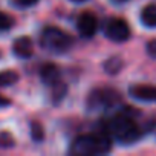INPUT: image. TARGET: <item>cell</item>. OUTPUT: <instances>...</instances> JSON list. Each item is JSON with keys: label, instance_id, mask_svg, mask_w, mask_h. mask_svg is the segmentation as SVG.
Here are the masks:
<instances>
[{"label": "cell", "instance_id": "52a82bcc", "mask_svg": "<svg viewBox=\"0 0 156 156\" xmlns=\"http://www.w3.org/2000/svg\"><path fill=\"white\" fill-rule=\"evenodd\" d=\"M130 95L139 101H148V103H156V86H144V84H136L129 89Z\"/></svg>", "mask_w": 156, "mask_h": 156}, {"label": "cell", "instance_id": "8fae6325", "mask_svg": "<svg viewBox=\"0 0 156 156\" xmlns=\"http://www.w3.org/2000/svg\"><path fill=\"white\" fill-rule=\"evenodd\" d=\"M19 81V73L16 70H2L0 72V87H9Z\"/></svg>", "mask_w": 156, "mask_h": 156}, {"label": "cell", "instance_id": "ffe728a7", "mask_svg": "<svg viewBox=\"0 0 156 156\" xmlns=\"http://www.w3.org/2000/svg\"><path fill=\"white\" fill-rule=\"evenodd\" d=\"M113 2H116V3H122V2H127V0H113Z\"/></svg>", "mask_w": 156, "mask_h": 156}, {"label": "cell", "instance_id": "8992f818", "mask_svg": "<svg viewBox=\"0 0 156 156\" xmlns=\"http://www.w3.org/2000/svg\"><path fill=\"white\" fill-rule=\"evenodd\" d=\"M97 28H98V20H97V17L92 12L84 11V12H81L80 16H78L76 29L83 37H86V38L94 37L95 32H97Z\"/></svg>", "mask_w": 156, "mask_h": 156}, {"label": "cell", "instance_id": "277c9868", "mask_svg": "<svg viewBox=\"0 0 156 156\" xmlns=\"http://www.w3.org/2000/svg\"><path fill=\"white\" fill-rule=\"evenodd\" d=\"M119 100V95L116 90L112 89H97L90 94L87 100V107L90 110H98V109H106L113 106Z\"/></svg>", "mask_w": 156, "mask_h": 156}, {"label": "cell", "instance_id": "ba28073f", "mask_svg": "<svg viewBox=\"0 0 156 156\" xmlns=\"http://www.w3.org/2000/svg\"><path fill=\"white\" fill-rule=\"evenodd\" d=\"M12 52L19 58H31L34 54V43L29 37H19L12 43Z\"/></svg>", "mask_w": 156, "mask_h": 156}, {"label": "cell", "instance_id": "5bb4252c", "mask_svg": "<svg viewBox=\"0 0 156 156\" xmlns=\"http://www.w3.org/2000/svg\"><path fill=\"white\" fill-rule=\"evenodd\" d=\"M12 145H14V138L11 136V133H8V132L0 133V147L2 148H9Z\"/></svg>", "mask_w": 156, "mask_h": 156}, {"label": "cell", "instance_id": "30bf717a", "mask_svg": "<svg viewBox=\"0 0 156 156\" xmlns=\"http://www.w3.org/2000/svg\"><path fill=\"white\" fill-rule=\"evenodd\" d=\"M141 22L147 28H156V5H147L141 11Z\"/></svg>", "mask_w": 156, "mask_h": 156}, {"label": "cell", "instance_id": "7a4b0ae2", "mask_svg": "<svg viewBox=\"0 0 156 156\" xmlns=\"http://www.w3.org/2000/svg\"><path fill=\"white\" fill-rule=\"evenodd\" d=\"M107 132L113 139L119 141L121 144H132L138 141L142 135V129L139 127V124L133 119V116L126 113L113 116L107 126Z\"/></svg>", "mask_w": 156, "mask_h": 156}, {"label": "cell", "instance_id": "2e32d148", "mask_svg": "<svg viewBox=\"0 0 156 156\" xmlns=\"http://www.w3.org/2000/svg\"><path fill=\"white\" fill-rule=\"evenodd\" d=\"M11 2L17 8H31L38 3V0H11Z\"/></svg>", "mask_w": 156, "mask_h": 156}, {"label": "cell", "instance_id": "ac0fdd59", "mask_svg": "<svg viewBox=\"0 0 156 156\" xmlns=\"http://www.w3.org/2000/svg\"><path fill=\"white\" fill-rule=\"evenodd\" d=\"M9 104H11V100L0 94V107H8Z\"/></svg>", "mask_w": 156, "mask_h": 156}, {"label": "cell", "instance_id": "e0dca14e", "mask_svg": "<svg viewBox=\"0 0 156 156\" xmlns=\"http://www.w3.org/2000/svg\"><path fill=\"white\" fill-rule=\"evenodd\" d=\"M147 54L151 57V58H156V38L154 40H150L147 43Z\"/></svg>", "mask_w": 156, "mask_h": 156}, {"label": "cell", "instance_id": "3957f363", "mask_svg": "<svg viewBox=\"0 0 156 156\" xmlns=\"http://www.w3.org/2000/svg\"><path fill=\"white\" fill-rule=\"evenodd\" d=\"M40 43L44 49L54 54H63L72 46V38L69 37V34H66L60 28L48 26L41 31Z\"/></svg>", "mask_w": 156, "mask_h": 156}, {"label": "cell", "instance_id": "4fadbf2b", "mask_svg": "<svg viewBox=\"0 0 156 156\" xmlns=\"http://www.w3.org/2000/svg\"><path fill=\"white\" fill-rule=\"evenodd\" d=\"M104 67H106V72H107V73H116L118 70H121L122 61H121L118 57H113V58H110V60L104 64Z\"/></svg>", "mask_w": 156, "mask_h": 156}, {"label": "cell", "instance_id": "9c48e42d", "mask_svg": "<svg viewBox=\"0 0 156 156\" xmlns=\"http://www.w3.org/2000/svg\"><path fill=\"white\" fill-rule=\"evenodd\" d=\"M40 76H41L44 84L55 86L57 83H60V67L54 63L43 64L41 69H40Z\"/></svg>", "mask_w": 156, "mask_h": 156}, {"label": "cell", "instance_id": "6da1fadb", "mask_svg": "<svg viewBox=\"0 0 156 156\" xmlns=\"http://www.w3.org/2000/svg\"><path fill=\"white\" fill-rule=\"evenodd\" d=\"M110 148H112V139L109 132H97L75 138V141L70 145V153L75 156L103 154L110 151Z\"/></svg>", "mask_w": 156, "mask_h": 156}, {"label": "cell", "instance_id": "5b68a950", "mask_svg": "<svg viewBox=\"0 0 156 156\" xmlns=\"http://www.w3.org/2000/svg\"><path fill=\"white\" fill-rule=\"evenodd\" d=\"M106 35L116 43H122L130 38V26L122 19H112L106 28Z\"/></svg>", "mask_w": 156, "mask_h": 156}, {"label": "cell", "instance_id": "d6986e66", "mask_svg": "<svg viewBox=\"0 0 156 156\" xmlns=\"http://www.w3.org/2000/svg\"><path fill=\"white\" fill-rule=\"evenodd\" d=\"M70 2H75V3H83V2H86V0H70Z\"/></svg>", "mask_w": 156, "mask_h": 156}, {"label": "cell", "instance_id": "7c38bea8", "mask_svg": "<svg viewBox=\"0 0 156 156\" xmlns=\"http://www.w3.org/2000/svg\"><path fill=\"white\" fill-rule=\"evenodd\" d=\"M12 26H14V19H12L9 14L0 11V32L9 31Z\"/></svg>", "mask_w": 156, "mask_h": 156}, {"label": "cell", "instance_id": "9a60e30c", "mask_svg": "<svg viewBox=\"0 0 156 156\" xmlns=\"http://www.w3.org/2000/svg\"><path fill=\"white\" fill-rule=\"evenodd\" d=\"M31 130H32V139L34 141H41L44 133H43V127L38 122H32L31 124Z\"/></svg>", "mask_w": 156, "mask_h": 156}]
</instances>
